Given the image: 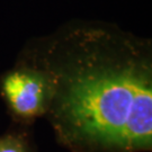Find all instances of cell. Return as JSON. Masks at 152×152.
Masks as SVG:
<instances>
[{
    "instance_id": "3",
    "label": "cell",
    "mask_w": 152,
    "mask_h": 152,
    "mask_svg": "<svg viewBox=\"0 0 152 152\" xmlns=\"http://www.w3.org/2000/svg\"><path fill=\"white\" fill-rule=\"evenodd\" d=\"M0 152H28L27 143L22 135L6 134L0 137Z\"/></svg>"
},
{
    "instance_id": "1",
    "label": "cell",
    "mask_w": 152,
    "mask_h": 152,
    "mask_svg": "<svg viewBox=\"0 0 152 152\" xmlns=\"http://www.w3.org/2000/svg\"><path fill=\"white\" fill-rule=\"evenodd\" d=\"M29 62L53 76L48 113L65 144L82 151L151 149L152 58L147 41L112 27H73L51 37Z\"/></svg>"
},
{
    "instance_id": "2",
    "label": "cell",
    "mask_w": 152,
    "mask_h": 152,
    "mask_svg": "<svg viewBox=\"0 0 152 152\" xmlns=\"http://www.w3.org/2000/svg\"><path fill=\"white\" fill-rule=\"evenodd\" d=\"M53 76L43 66L23 61L0 78V94L10 114L31 122L49 112L54 97Z\"/></svg>"
}]
</instances>
